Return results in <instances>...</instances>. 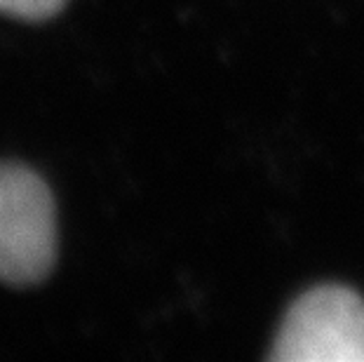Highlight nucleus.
<instances>
[{
    "label": "nucleus",
    "instance_id": "nucleus-1",
    "mask_svg": "<svg viewBox=\"0 0 364 362\" xmlns=\"http://www.w3.org/2000/svg\"><path fill=\"white\" fill-rule=\"evenodd\" d=\"M57 261V212L48 183L33 169L0 163V282L26 287Z\"/></svg>",
    "mask_w": 364,
    "mask_h": 362
},
{
    "label": "nucleus",
    "instance_id": "nucleus-2",
    "mask_svg": "<svg viewBox=\"0 0 364 362\" xmlns=\"http://www.w3.org/2000/svg\"><path fill=\"white\" fill-rule=\"evenodd\" d=\"M268 360L364 362V299L341 284H320L287 311Z\"/></svg>",
    "mask_w": 364,
    "mask_h": 362
},
{
    "label": "nucleus",
    "instance_id": "nucleus-3",
    "mask_svg": "<svg viewBox=\"0 0 364 362\" xmlns=\"http://www.w3.org/2000/svg\"><path fill=\"white\" fill-rule=\"evenodd\" d=\"M66 0H0V14L26 21H45L61 12Z\"/></svg>",
    "mask_w": 364,
    "mask_h": 362
}]
</instances>
